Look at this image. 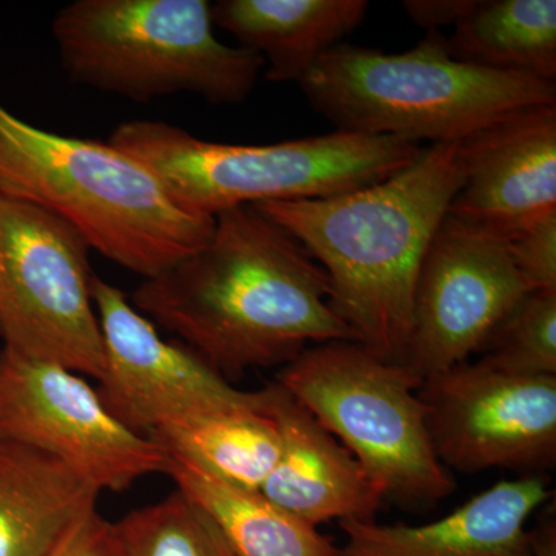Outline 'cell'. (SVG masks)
Masks as SVG:
<instances>
[{"label": "cell", "instance_id": "6da1fadb", "mask_svg": "<svg viewBox=\"0 0 556 556\" xmlns=\"http://www.w3.org/2000/svg\"><path fill=\"white\" fill-rule=\"evenodd\" d=\"M328 274L255 206L215 215L203 248L146 278L131 305L226 379L287 365L309 343L353 340Z\"/></svg>", "mask_w": 556, "mask_h": 556}, {"label": "cell", "instance_id": "7a4b0ae2", "mask_svg": "<svg viewBox=\"0 0 556 556\" xmlns=\"http://www.w3.org/2000/svg\"><path fill=\"white\" fill-rule=\"evenodd\" d=\"M463 185L459 142L328 199L252 204L306 249L331 281V308L372 354L404 365L420 265Z\"/></svg>", "mask_w": 556, "mask_h": 556}, {"label": "cell", "instance_id": "3957f363", "mask_svg": "<svg viewBox=\"0 0 556 556\" xmlns=\"http://www.w3.org/2000/svg\"><path fill=\"white\" fill-rule=\"evenodd\" d=\"M0 195L64 219L90 249L144 280L203 248L215 226L109 142L51 134L2 104Z\"/></svg>", "mask_w": 556, "mask_h": 556}, {"label": "cell", "instance_id": "277c9868", "mask_svg": "<svg viewBox=\"0 0 556 556\" xmlns=\"http://www.w3.org/2000/svg\"><path fill=\"white\" fill-rule=\"evenodd\" d=\"M300 86L338 131L415 144L459 142L519 110L556 104L555 83L453 60L439 30L404 53L339 43Z\"/></svg>", "mask_w": 556, "mask_h": 556}, {"label": "cell", "instance_id": "5b68a950", "mask_svg": "<svg viewBox=\"0 0 556 556\" xmlns=\"http://www.w3.org/2000/svg\"><path fill=\"white\" fill-rule=\"evenodd\" d=\"M109 144L160 179L201 217L268 201L328 199L382 181L419 156L404 139L332 131L274 144L204 141L163 121L119 124Z\"/></svg>", "mask_w": 556, "mask_h": 556}, {"label": "cell", "instance_id": "8992f818", "mask_svg": "<svg viewBox=\"0 0 556 556\" xmlns=\"http://www.w3.org/2000/svg\"><path fill=\"white\" fill-rule=\"evenodd\" d=\"M51 31L73 83L134 102L190 93L240 104L265 67L215 38L207 0H75Z\"/></svg>", "mask_w": 556, "mask_h": 556}, {"label": "cell", "instance_id": "52a82bcc", "mask_svg": "<svg viewBox=\"0 0 556 556\" xmlns=\"http://www.w3.org/2000/svg\"><path fill=\"white\" fill-rule=\"evenodd\" d=\"M277 383L340 439L386 500L428 507L455 492L428 433L422 379L404 365L334 340L303 350Z\"/></svg>", "mask_w": 556, "mask_h": 556}, {"label": "cell", "instance_id": "ba28073f", "mask_svg": "<svg viewBox=\"0 0 556 556\" xmlns=\"http://www.w3.org/2000/svg\"><path fill=\"white\" fill-rule=\"evenodd\" d=\"M90 247L67 222L0 195V338L21 356L100 379Z\"/></svg>", "mask_w": 556, "mask_h": 556}, {"label": "cell", "instance_id": "9c48e42d", "mask_svg": "<svg viewBox=\"0 0 556 556\" xmlns=\"http://www.w3.org/2000/svg\"><path fill=\"white\" fill-rule=\"evenodd\" d=\"M0 439L67 464L100 492L166 473L167 453L110 415L79 372L0 350Z\"/></svg>", "mask_w": 556, "mask_h": 556}, {"label": "cell", "instance_id": "30bf717a", "mask_svg": "<svg viewBox=\"0 0 556 556\" xmlns=\"http://www.w3.org/2000/svg\"><path fill=\"white\" fill-rule=\"evenodd\" d=\"M442 466L460 473L544 475L556 464V376L508 375L482 364L427 376L419 391Z\"/></svg>", "mask_w": 556, "mask_h": 556}, {"label": "cell", "instance_id": "8fae6325", "mask_svg": "<svg viewBox=\"0 0 556 556\" xmlns=\"http://www.w3.org/2000/svg\"><path fill=\"white\" fill-rule=\"evenodd\" d=\"M529 291L506 240L447 215L417 276L405 367L424 380L467 362Z\"/></svg>", "mask_w": 556, "mask_h": 556}, {"label": "cell", "instance_id": "7c38bea8", "mask_svg": "<svg viewBox=\"0 0 556 556\" xmlns=\"http://www.w3.org/2000/svg\"><path fill=\"white\" fill-rule=\"evenodd\" d=\"M104 369L97 391L110 415L134 433L212 409L257 405L265 388L239 390L182 342H167L119 288L91 277Z\"/></svg>", "mask_w": 556, "mask_h": 556}, {"label": "cell", "instance_id": "4fadbf2b", "mask_svg": "<svg viewBox=\"0 0 556 556\" xmlns=\"http://www.w3.org/2000/svg\"><path fill=\"white\" fill-rule=\"evenodd\" d=\"M448 215L510 240L556 215V104L519 110L459 141Z\"/></svg>", "mask_w": 556, "mask_h": 556}, {"label": "cell", "instance_id": "5bb4252c", "mask_svg": "<svg viewBox=\"0 0 556 556\" xmlns=\"http://www.w3.org/2000/svg\"><path fill=\"white\" fill-rule=\"evenodd\" d=\"M266 408L280 430L281 453L260 493L314 527L376 521L386 497L356 457L277 382L268 386Z\"/></svg>", "mask_w": 556, "mask_h": 556}, {"label": "cell", "instance_id": "9a60e30c", "mask_svg": "<svg viewBox=\"0 0 556 556\" xmlns=\"http://www.w3.org/2000/svg\"><path fill=\"white\" fill-rule=\"evenodd\" d=\"M552 497L543 475H530L497 482L427 525L340 521L345 543L332 556H530L527 521Z\"/></svg>", "mask_w": 556, "mask_h": 556}, {"label": "cell", "instance_id": "2e32d148", "mask_svg": "<svg viewBox=\"0 0 556 556\" xmlns=\"http://www.w3.org/2000/svg\"><path fill=\"white\" fill-rule=\"evenodd\" d=\"M100 493L56 457L0 439V556H49Z\"/></svg>", "mask_w": 556, "mask_h": 556}, {"label": "cell", "instance_id": "e0dca14e", "mask_svg": "<svg viewBox=\"0 0 556 556\" xmlns=\"http://www.w3.org/2000/svg\"><path fill=\"white\" fill-rule=\"evenodd\" d=\"M367 11L365 0H219L212 21L265 61L270 83L300 84Z\"/></svg>", "mask_w": 556, "mask_h": 556}, {"label": "cell", "instance_id": "ac0fdd59", "mask_svg": "<svg viewBox=\"0 0 556 556\" xmlns=\"http://www.w3.org/2000/svg\"><path fill=\"white\" fill-rule=\"evenodd\" d=\"M257 405L212 409L172 420L150 433L170 455L192 460L215 478L249 492H260L268 481L281 453L276 419Z\"/></svg>", "mask_w": 556, "mask_h": 556}, {"label": "cell", "instance_id": "d6986e66", "mask_svg": "<svg viewBox=\"0 0 556 556\" xmlns=\"http://www.w3.org/2000/svg\"><path fill=\"white\" fill-rule=\"evenodd\" d=\"M166 475L214 519L236 556L334 555L331 538L260 492L230 485L192 460L170 453Z\"/></svg>", "mask_w": 556, "mask_h": 556}, {"label": "cell", "instance_id": "ffe728a7", "mask_svg": "<svg viewBox=\"0 0 556 556\" xmlns=\"http://www.w3.org/2000/svg\"><path fill=\"white\" fill-rule=\"evenodd\" d=\"M453 60L555 83V0H478L447 39Z\"/></svg>", "mask_w": 556, "mask_h": 556}, {"label": "cell", "instance_id": "44dd1931", "mask_svg": "<svg viewBox=\"0 0 556 556\" xmlns=\"http://www.w3.org/2000/svg\"><path fill=\"white\" fill-rule=\"evenodd\" d=\"M121 556H236L206 510L181 490L113 522Z\"/></svg>", "mask_w": 556, "mask_h": 556}, {"label": "cell", "instance_id": "7402d4cb", "mask_svg": "<svg viewBox=\"0 0 556 556\" xmlns=\"http://www.w3.org/2000/svg\"><path fill=\"white\" fill-rule=\"evenodd\" d=\"M478 353L482 364L508 375L556 376V289L527 292Z\"/></svg>", "mask_w": 556, "mask_h": 556}, {"label": "cell", "instance_id": "603a6c76", "mask_svg": "<svg viewBox=\"0 0 556 556\" xmlns=\"http://www.w3.org/2000/svg\"><path fill=\"white\" fill-rule=\"evenodd\" d=\"M511 260L530 289H556V215L507 241Z\"/></svg>", "mask_w": 556, "mask_h": 556}, {"label": "cell", "instance_id": "cb8c5ba5", "mask_svg": "<svg viewBox=\"0 0 556 556\" xmlns=\"http://www.w3.org/2000/svg\"><path fill=\"white\" fill-rule=\"evenodd\" d=\"M49 556H121L113 522L93 511Z\"/></svg>", "mask_w": 556, "mask_h": 556}, {"label": "cell", "instance_id": "d4e9b609", "mask_svg": "<svg viewBox=\"0 0 556 556\" xmlns=\"http://www.w3.org/2000/svg\"><path fill=\"white\" fill-rule=\"evenodd\" d=\"M478 0H404L402 9L417 27L428 31L459 24L477 7Z\"/></svg>", "mask_w": 556, "mask_h": 556}, {"label": "cell", "instance_id": "484cf974", "mask_svg": "<svg viewBox=\"0 0 556 556\" xmlns=\"http://www.w3.org/2000/svg\"><path fill=\"white\" fill-rule=\"evenodd\" d=\"M530 556H556L555 510L547 504L546 511L533 529L527 530Z\"/></svg>", "mask_w": 556, "mask_h": 556}]
</instances>
